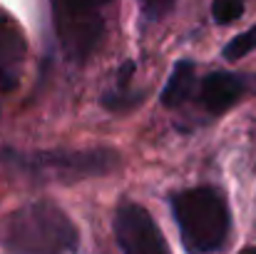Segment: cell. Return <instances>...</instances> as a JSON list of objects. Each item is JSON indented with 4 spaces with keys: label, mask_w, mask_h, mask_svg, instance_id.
Wrapping results in <instances>:
<instances>
[{
    "label": "cell",
    "mask_w": 256,
    "mask_h": 254,
    "mask_svg": "<svg viewBox=\"0 0 256 254\" xmlns=\"http://www.w3.org/2000/svg\"><path fill=\"white\" fill-rule=\"evenodd\" d=\"M10 254H68L78 247V229L52 202H32L15 209L2 227Z\"/></svg>",
    "instance_id": "cell-1"
},
{
    "label": "cell",
    "mask_w": 256,
    "mask_h": 254,
    "mask_svg": "<svg viewBox=\"0 0 256 254\" xmlns=\"http://www.w3.org/2000/svg\"><path fill=\"white\" fill-rule=\"evenodd\" d=\"M172 212L182 232V242L192 254L216 252L229 234V207L219 189L194 187L172 197Z\"/></svg>",
    "instance_id": "cell-2"
},
{
    "label": "cell",
    "mask_w": 256,
    "mask_h": 254,
    "mask_svg": "<svg viewBox=\"0 0 256 254\" xmlns=\"http://www.w3.org/2000/svg\"><path fill=\"white\" fill-rule=\"evenodd\" d=\"M28 165L38 177L75 182V179L112 172L120 165V155L114 150H55V152L30 155Z\"/></svg>",
    "instance_id": "cell-3"
},
{
    "label": "cell",
    "mask_w": 256,
    "mask_h": 254,
    "mask_svg": "<svg viewBox=\"0 0 256 254\" xmlns=\"http://www.w3.org/2000/svg\"><path fill=\"white\" fill-rule=\"evenodd\" d=\"M114 237L122 254H170L152 214L140 204H122L114 212Z\"/></svg>",
    "instance_id": "cell-4"
},
{
    "label": "cell",
    "mask_w": 256,
    "mask_h": 254,
    "mask_svg": "<svg viewBox=\"0 0 256 254\" xmlns=\"http://www.w3.org/2000/svg\"><path fill=\"white\" fill-rule=\"evenodd\" d=\"M25 60V38L18 25L0 13V92L18 87L20 68Z\"/></svg>",
    "instance_id": "cell-5"
},
{
    "label": "cell",
    "mask_w": 256,
    "mask_h": 254,
    "mask_svg": "<svg viewBox=\"0 0 256 254\" xmlns=\"http://www.w3.org/2000/svg\"><path fill=\"white\" fill-rule=\"evenodd\" d=\"M244 92V80L234 73H212L202 83V105L212 115L229 110Z\"/></svg>",
    "instance_id": "cell-6"
},
{
    "label": "cell",
    "mask_w": 256,
    "mask_h": 254,
    "mask_svg": "<svg viewBox=\"0 0 256 254\" xmlns=\"http://www.w3.org/2000/svg\"><path fill=\"white\" fill-rule=\"evenodd\" d=\"M192 92H194V65L189 60H179L162 90V102L164 107H182L192 97Z\"/></svg>",
    "instance_id": "cell-7"
},
{
    "label": "cell",
    "mask_w": 256,
    "mask_h": 254,
    "mask_svg": "<svg viewBox=\"0 0 256 254\" xmlns=\"http://www.w3.org/2000/svg\"><path fill=\"white\" fill-rule=\"evenodd\" d=\"M252 50H256V25L244 30L242 35H236L226 48H224V58L226 60H242L244 55H249Z\"/></svg>",
    "instance_id": "cell-8"
},
{
    "label": "cell",
    "mask_w": 256,
    "mask_h": 254,
    "mask_svg": "<svg viewBox=\"0 0 256 254\" xmlns=\"http://www.w3.org/2000/svg\"><path fill=\"white\" fill-rule=\"evenodd\" d=\"M140 100H142L140 92H132V90L120 87V90L107 92V95L102 97V105H104L107 110H112V112H124V110H132Z\"/></svg>",
    "instance_id": "cell-9"
},
{
    "label": "cell",
    "mask_w": 256,
    "mask_h": 254,
    "mask_svg": "<svg viewBox=\"0 0 256 254\" xmlns=\"http://www.w3.org/2000/svg\"><path fill=\"white\" fill-rule=\"evenodd\" d=\"M212 15L219 25H229L244 15V0H214Z\"/></svg>",
    "instance_id": "cell-10"
},
{
    "label": "cell",
    "mask_w": 256,
    "mask_h": 254,
    "mask_svg": "<svg viewBox=\"0 0 256 254\" xmlns=\"http://www.w3.org/2000/svg\"><path fill=\"white\" fill-rule=\"evenodd\" d=\"M110 0H60L62 18H94L92 13L107 5Z\"/></svg>",
    "instance_id": "cell-11"
},
{
    "label": "cell",
    "mask_w": 256,
    "mask_h": 254,
    "mask_svg": "<svg viewBox=\"0 0 256 254\" xmlns=\"http://www.w3.org/2000/svg\"><path fill=\"white\" fill-rule=\"evenodd\" d=\"M142 10L150 18H162L164 13H170V8L174 5V0H140Z\"/></svg>",
    "instance_id": "cell-12"
},
{
    "label": "cell",
    "mask_w": 256,
    "mask_h": 254,
    "mask_svg": "<svg viewBox=\"0 0 256 254\" xmlns=\"http://www.w3.org/2000/svg\"><path fill=\"white\" fill-rule=\"evenodd\" d=\"M239 254H256V247H246V249H242Z\"/></svg>",
    "instance_id": "cell-13"
}]
</instances>
